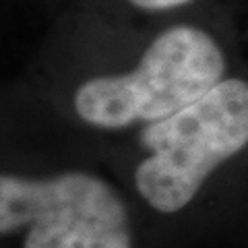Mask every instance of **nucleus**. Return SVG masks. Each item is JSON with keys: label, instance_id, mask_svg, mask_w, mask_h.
Returning a JSON list of instances; mask_svg holds the SVG:
<instances>
[{"label": "nucleus", "instance_id": "nucleus-2", "mask_svg": "<svg viewBox=\"0 0 248 248\" xmlns=\"http://www.w3.org/2000/svg\"><path fill=\"white\" fill-rule=\"evenodd\" d=\"M139 143V197L155 213L184 211L207 178L248 147V81L226 77L180 112L143 126Z\"/></svg>", "mask_w": 248, "mask_h": 248}, {"label": "nucleus", "instance_id": "nucleus-4", "mask_svg": "<svg viewBox=\"0 0 248 248\" xmlns=\"http://www.w3.org/2000/svg\"><path fill=\"white\" fill-rule=\"evenodd\" d=\"M135 9L143 13H170L195 2V0H128Z\"/></svg>", "mask_w": 248, "mask_h": 248}, {"label": "nucleus", "instance_id": "nucleus-1", "mask_svg": "<svg viewBox=\"0 0 248 248\" xmlns=\"http://www.w3.org/2000/svg\"><path fill=\"white\" fill-rule=\"evenodd\" d=\"M226 68L215 37L180 23L155 35L135 68L83 81L73 108L79 120L99 130L143 128L203 97L226 79Z\"/></svg>", "mask_w": 248, "mask_h": 248}, {"label": "nucleus", "instance_id": "nucleus-3", "mask_svg": "<svg viewBox=\"0 0 248 248\" xmlns=\"http://www.w3.org/2000/svg\"><path fill=\"white\" fill-rule=\"evenodd\" d=\"M0 232L21 248H133L128 207L102 176H0Z\"/></svg>", "mask_w": 248, "mask_h": 248}]
</instances>
